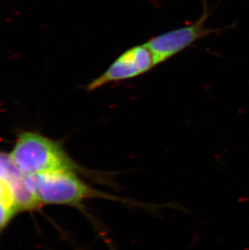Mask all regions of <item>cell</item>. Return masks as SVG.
Masks as SVG:
<instances>
[{
	"label": "cell",
	"instance_id": "1",
	"mask_svg": "<svg viewBox=\"0 0 249 250\" xmlns=\"http://www.w3.org/2000/svg\"><path fill=\"white\" fill-rule=\"evenodd\" d=\"M76 172L68 170H58L28 175V183L40 204L46 203L80 207L86 200L103 199L146 210H156L161 208V206L139 203L92 188L80 180Z\"/></svg>",
	"mask_w": 249,
	"mask_h": 250
},
{
	"label": "cell",
	"instance_id": "2",
	"mask_svg": "<svg viewBox=\"0 0 249 250\" xmlns=\"http://www.w3.org/2000/svg\"><path fill=\"white\" fill-rule=\"evenodd\" d=\"M11 157L25 175L58 170L81 171L80 166L69 157L59 143L35 133L21 135Z\"/></svg>",
	"mask_w": 249,
	"mask_h": 250
},
{
	"label": "cell",
	"instance_id": "3",
	"mask_svg": "<svg viewBox=\"0 0 249 250\" xmlns=\"http://www.w3.org/2000/svg\"><path fill=\"white\" fill-rule=\"evenodd\" d=\"M209 11L205 0L203 12L198 21L181 28L168 31L150 38L146 45L152 50L158 64L162 63L179 53L182 52L193 43L216 32V29L206 27Z\"/></svg>",
	"mask_w": 249,
	"mask_h": 250
},
{
	"label": "cell",
	"instance_id": "4",
	"mask_svg": "<svg viewBox=\"0 0 249 250\" xmlns=\"http://www.w3.org/2000/svg\"><path fill=\"white\" fill-rule=\"evenodd\" d=\"M159 65L152 50L144 43L125 50L117 58L101 76L87 85L93 91L114 82L128 81L150 71Z\"/></svg>",
	"mask_w": 249,
	"mask_h": 250
},
{
	"label": "cell",
	"instance_id": "5",
	"mask_svg": "<svg viewBox=\"0 0 249 250\" xmlns=\"http://www.w3.org/2000/svg\"><path fill=\"white\" fill-rule=\"evenodd\" d=\"M0 182L9 189L18 210H32L40 205L29 186L28 175L21 171L11 156L3 152H0Z\"/></svg>",
	"mask_w": 249,
	"mask_h": 250
},
{
	"label": "cell",
	"instance_id": "6",
	"mask_svg": "<svg viewBox=\"0 0 249 250\" xmlns=\"http://www.w3.org/2000/svg\"><path fill=\"white\" fill-rule=\"evenodd\" d=\"M18 210L16 201L9 189L0 182V231L7 226Z\"/></svg>",
	"mask_w": 249,
	"mask_h": 250
}]
</instances>
